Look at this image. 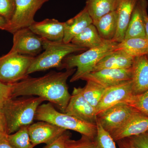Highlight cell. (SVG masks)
<instances>
[{
    "instance_id": "1",
    "label": "cell",
    "mask_w": 148,
    "mask_h": 148,
    "mask_svg": "<svg viewBox=\"0 0 148 148\" xmlns=\"http://www.w3.org/2000/svg\"><path fill=\"white\" fill-rule=\"evenodd\" d=\"M76 71L75 69L66 71H52L39 77L26 78L12 84L10 98L36 95L53 104L62 112L65 110L71 95L67 84L68 78Z\"/></svg>"
},
{
    "instance_id": "2",
    "label": "cell",
    "mask_w": 148,
    "mask_h": 148,
    "mask_svg": "<svg viewBox=\"0 0 148 148\" xmlns=\"http://www.w3.org/2000/svg\"><path fill=\"white\" fill-rule=\"evenodd\" d=\"M43 101L39 97L23 96L9 98L0 104V110L6 122L8 135L32 124L37 109Z\"/></svg>"
},
{
    "instance_id": "3",
    "label": "cell",
    "mask_w": 148,
    "mask_h": 148,
    "mask_svg": "<svg viewBox=\"0 0 148 148\" xmlns=\"http://www.w3.org/2000/svg\"><path fill=\"white\" fill-rule=\"evenodd\" d=\"M42 44L44 51L35 57L28 70V75L51 68L63 69V61L66 57L71 53L87 49L71 42L66 43L63 41H52L42 38Z\"/></svg>"
},
{
    "instance_id": "4",
    "label": "cell",
    "mask_w": 148,
    "mask_h": 148,
    "mask_svg": "<svg viewBox=\"0 0 148 148\" xmlns=\"http://www.w3.org/2000/svg\"><path fill=\"white\" fill-rule=\"evenodd\" d=\"M118 43L106 40L102 45L89 49L77 55L68 56L63 61V69L76 68L70 82H73L92 71L94 67L105 56L116 49Z\"/></svg>"
},
{
    "instance_id": "5",
    "label": "cell",
    "mask_w": 148,
    "mask_h": 148,
    "mask_svg": "<svg viewBox=\"0 0 148 148\" xmlns=\"http://www.w3.org/2000/svg\"><path fill=\"white\" fill-rule=\"evenodd\" d=\"M35 119L50 123L64 129L73 130L95 140L97 125L88 123L75 117L56 110L51 103L40 105L37 109Z\"/></svg>"
},
{
    "instance_id": "6",
    "label": "cell",
    "mask_w": 148,
    "mask_h": 148,
    "mask_svg": "<svg viewBox=\"0 0 148 148\" xmlns=\"http://www.w3.org/2000/svg\"><path fill=\"white\" fill-rule=\"evenodd\" d=\"M35 57L10 51L0 57V81L12 84L26 78Z\"/></svg>"
},
{
    "instance_id": "7",
    "label": "cell",
    "mask_w": 148,
    "mask_h": 148,
    "mask_svg": "<svg viewBox=\"0 0 148 148\" xmlns=\"http://www.w3.org/2000/svg\"><path fill=\"white\" fill-rule=\"evenodd\" d=\"M50 0H15L13 16L8 22L5 30L14 34L19 29L28 28L34 23L35 14Z\"/></svg>"
},
{
    "instance_id": "8",
    "label": "cell",
    "mask_w": 148,
    "mask_h": 148,
    "mask_svg": "<svg viewBox=\"0 0 148 148\" xmlns=\"http://www.w3.org/2000/svg\"><path fill=\"white\" fill-rule=\"evenodd\" d=\"M13 46L10 51L21 55L36 57L43 49L42 38L29 27L13 34Z\"/></svg>"
},
{
    "instance_id": "9",
    "label": "cell",
    "mask_w": 148,
    "mask_h": 148,
    "mask_svg": "<svg viewBox=\"0 0 148 148\" xmlns=\"http://www.w3.org/2000/svg\"><path fill=\"white\" fill-rule=\"evenodd\" d=\"M135 111L127 103H119L98 114L97 121L111 134L122 126Z\"/></svg>"
},
{
    "instance_id": "10",
    "label": "cell",
    "mask_w": 148,
    "mask_h": 148,
    "mask_svg": "<svg viewBox=\"0 0 148 148\" xmlns=\"http://www.w3.org/2000/svg\"><path fill=\"white\" fill-rule=\"evenodd\" d=\"M64 113L88 123H97L96 110L84 97L80 87L74 88Z\"/></svg>"
},
{
    "instance_id": "11",
    "label": "cell",
    "mask_w": 148,
    "mask_h": 148,
    "mask_svg": "<svg viewBox=\"0 0 148 148\" xmlns=\"http://www.w3.org/2000/svg\"><path fill=\"white\" fill-rule=\"evenodd\" d=\"M131 68L125 69H102L91 72L83 77L81 79L92 81L106 88L111 87L131 80Z\"/></svg>"
},
{
    "instance_id": "12",
    "label": "cell",
    "mask_w": 148,
    "mask_h": 148,
    "mask_svg": "<svg viewBox=\"0 0 148 148\" xmlns=\"http://www.w3.org/2000/svg\"><path fill=\"white\" fill-rule=\"evenodd\" d=\"M132 95L131 80L114 86L106 88L96 109V114L117 104L126 103Z\"/></svg>"
},
{
    "instance_id": "13",
    "label": "cell",
    "mask_w": 148,
    "mask_h": 148,
    "mask_svg": "<svg viewBox=\"0 0 148 148\" xmlns=\"http://www.w3.org/2000/svg\"><path fill=\"white\" fill-rule=\"evenodd\" d=\"M66 130L44 121L38 122L31 124L29 127L30 139L34 147L42 143L49 145Z\"/></svg>"
},
{
    "instance_id": "14",
    "label": "cell",
    "mask_w": 148,
    "mask_h": 148,
    "mask_svg": "<svg viewBox=\"0 0 148 148\" xmlns=\"http://www.w3.org/2000/svg\"><path fill=\"white\" fill-rule=\"evenodd\" d=\"M148 131V116L135 110L124 124L110 134L115 142Z\"/></svg>"
},
{
    "instance_id": "15",
    "label": "cell",
    "mask_w": 148,
    "mask_h": 148,
    "mask_svg": "<svg viewBox=\"0 0 148 148\" xmlns=\"http://www.w3.org/2000/svg\"><path fill=\"white\" fill-rule=\"evenodd\" d=\"M29 29L41 38L52 41H63L64 36V22L54 18H46L34 23Z\"/></svg>"
},
{
    "instance_id": "16",
    "label": "cell",
    "mask_w": 148,
    "mask_h": 148,
    "mask_svg": "<svg viewBox=\"0 0 148 148\" xmlns=\"http://www.w3.org/2000/svg\"><path fill=\"white\" fill-rule=\"evenodd\" d=\"M148 5L147 0H138L130 17L124 40L146 37L144 16L147 12Z\"/></svg>"
},
{
    "instance_id": "17",
    "label": "cell",
    "mask_w": 148,
    "mask_h": 148,
    "mask_svg": "<svg viewBox=\"0 0 148 148\" xmlns=\"http://www.w3.org/2000/svg\"><path fill=\"white\" fill-rule=\"evenodd\" d=\"M132 94L138 95L148 90V58L146 56H137L132 68Z\"/></svg>"
},
{
    "instance_id": "18",
    "label": "cell",
    "mask_w": 148,
    "mask_h": 148,
    "mask_svg": "<svg viewBox=\"0 0 148 148\" xmlns=\"http://www.w3.org/2000/svg\"><path fill=\"white\" fill-rule=\"evenodd\" d=\"M135 58L124 51L115 49L103 57L95 65L92 72L104 69H130L132 67Z\"/></svg>"
},
{
    "instance_id": "19",
    "label": "cell",
    "mask_w": 148,
    "mask_h": 148,
    "mask_svg": "<svg viewBox=\"0 0 148 148\" xmlns=\"http://www.w3.org/2000/svg\"><path fill=\"white\" fill-rule=\"evenodd\" d=\"M138 0H117L116 11L118 15L116 34L112 40L121 42L124 40L125 32L130 17Z\"/></svg>"
},
{
    "instance_id": "20",
    "label": "cell",
    "mask_w": 148,
    "mask_h": 148,
    "mask_svg": "<svg viewBox=\"0 0 148 148\" xmlns=\"http://www.w3.org/2000/svg\"><path fill=\"white\" fill-rule=\"evenodd\" d=\"M93 21L85 8L75 16L64 22V36L63 42H71L74 37L79 34Z\"/></svg>"
},
{
    "instance_id": "21",
    "label": "cell",
    "mask_w": 148,
    "mask_h": 148,
    "mask_svg": "<svg viewBox=\"0 0 148 148\" xmlns=\"http://www.w3.org/2000/svg\"><path fill=\"white\" fill-rule=\"evenodd\" d=\"M106 41L101 38L95 26L92 24L74 37L71 42L89 49L102 45Z\"/></svg>"
},
{
    "instance_id": "22",
    "label": "cell",
    "mask_w": 148,
    "mask_h": 148,
    "mask_svg": "<svg viewBox=\"0 0 148 148\" xmlns=\"http://www.w3.org/2000/svg\"><path fill=\"white\" fill-rule=\"evenodd\" d=\"M93 25L103 39L112 40L116 34L118 25V15L116 10L99 18Z\"/></svg>"
},
{
    "instance_id": "23",
    "label": "cell",
    "mask_w": 148,
    "mask_h": 148,
    "mask_svg": "<svg viewBox=\"0 0 148 148\" xmlns=\"http://www.w3.org/2000/svg\"><path fill=\"white\" fill-rule=\"evenodd\" d=\"M116 4L117 0H87L84 8L93 23L106 14L115 10Z\"/></svg>"
},
{
    "instance_id": "24",
    "label": "cell",
    "mask_w": 148,
    "mask_h": 148,
    "mask_svg": "<svg viewBox=\"0 0 148 148\" xmlns=\"http://www.w3.org/2000/svg\"><path fill=\"white\" fill-rule=\"evenodd\" d=\"M121 49L133 57L148 55V38H136L124 40L117 45L116 49Z\"/></svg>"
},
{
    "instance_id": "25",
    "label": "cell",
    "mask_w": 148,
    "mask_h": 148,
    "mask_svg": "<svg viewBox=\"0 0 148 148\" xmlns=\"http://www.w3.org/2000/svg\"><path fill=\"white\" fill-rule=\"evenodd\" d=\"M83 88H81L82 93L90 105L96 110L106 88L92 81L87 80Z\"/></svg>"
},
{
    "instance_id": "26",
    "label": "cell",
    "mask_w": 148,
    "mask_h": 148,
    "mask_svg": "<svg viewBox=\"0 0 148 148\" xmlns=\"http://www.w3.org/2000/svg\"><path fill=\"white\" fill-rule=\"evenodd\" d=\"M29 126L21 127L12 134L8 135V142L14 148H34L30 139Z\"/></svg>"
},
{
    "instance_id": "27",
    "label": "cell",
    "mask_w": 148,
    "mask_h": 148,
    "mask_svg": "<svg viewBox=\"0 0 148 148\" xmlns=\"http://www.w3.org/2000/svg\"><path fill=\"white\" fill-rule=\"evenodd\" d=\"M97 134L94 140L96 148H117L115 141L97 121Z\"/></svg>"
},
{
    "instance_id": "28",
    "label": "cell",
    "mask_w": 148,
    "mask_h": 148,
    "mask_svg": "<svg viewBox=\"0 0 148 148\" xmlns=\"http://www.w3.org/2000/svg\"><path fill=\"white\" fill-rule=\"evenodd\" d=\"M126 103L148 116V90L141 94L132 95Z\"/></svg>"
},
{
    "instance_id": "29",
    "label": "cell",
    "mask_w": 148,
    "mask_h": 148,
    "mask_svg": "<svg viewBox=\"0 0 148 148\" xmlns=\"http://www.w3.org/2000/svg\"><path fill=\"white\" fill-rule=\"evenodd\" d=\"M66 148H96L94 140L84 135H82L79 140H75L68 138L66 142Z\"/></svg>"
},
{
    "instance_id": "30",
    "label": "cell",
    "mask_w": 148,
    "mask_h": 148,
    "mask_svg": "<svg viewBox=\"0 0 148 148\" xmlns=\"http://www.w3.org/2000/svg\"><path fill=\"white\" fill-rule=\"evenodd\" d=\"M15 8V0H0V16L6 19L8 22L13 16Z\"/></svg>"
},
{
    "instance_id": "31",
    "label": "cell",
    "mask_w": 148,
    "mask_h": 148,
    "mask_svg": "<svg viewBox=\"0 0 148 148\" xmlns=\"http://www.w3.org/2000/svg\"><path fill=\"white\" fill-rule=\"evenodd\" d=\"M137 148H148V131L140 135L127 138Z\"/></svg>"
},
{
    "instance_id": "32",
    "label": "cell",
    "mask_w": 148,
    "mask_h": 148,
    "mask_svg": "<svg viewBox=\"0 0 148 148\" xmlns=\"http://www.w3.org/2000/svg\"><path fill=\"white\" fill-rule=\"evenodd\" d=\"M71 137L70 133L67 130L59 136L52 143L47 145L43 148H66V140Z\"/></svg>"
},
{
    "instance_id": "33",
    "label": "cell",
    "mask_w": 148,
    "mask_h": 148,
    "mask_svg": "<svg viewBox=\"0 0 148 148\" xmlns=\"http://www.w3.org/2000/svg\"><path fill=\"white\" fill-rule=\"evenodd\" d=\"M12 84H7L0 81V104L10 98Z\"/></svg>"
},
{
    "instance_id": "34",
    "label": "cell",
    "mask_w": 148,
    "mask_h": 148,
    "mask_svg": "<svg viewBox=\"0 0 148 148\" xmlns=\"http://www.w3.org/2000/svg\"><path fill=\"white\" fill-rule=\"evenodd\" d=\"M119 148H137L130 143L127 138L116 141Z\"/></svg>"
},
{
    "instance_id": "35",
    "label": "cell",
    "mask_w": 148,
    "mask_h": 148,
    "mask_svg": "<svg viewBox=\"0 0 148 148\" xmlns=\"http://www.w3.org/2000/svg\"><path fill=\"white\" fill-rule=\"evenodd\" d=\"M0 130L7 133L6 122L4 116L0 110Z\"/></svg>"
},
{
    "instance_id": "36",
    "label": "cell",
    "mask_w": 148,
    "mask_h": 148,
    "mask_svg": "<svg viewBox=\"0 0 148 148\" xmlns=\"http://www.w3.org/2000/svg\"><path fill=\"white\" fill-rule=\"evenodd\" d=\"M7 23L6 19L3 16H0V29L5 30Z\"/></svg>"
},
{
    "instance_id": "37",
    "label": "cell",
    "mask_w": 148,
    "mask_h": 148,
    "mask_svg": "<svg viewBox=\"0 0 148 148\" xmlns=\"http://www.w3.org/2000/svg\"><path fill=\"white\" fill-rule=\"evenodd\" d=\"M145 21V32L146 38H148V15L147 12L145 14L144 16Z\"/></svg>"
},
{
    "instance_id": "38",
    "label": "cell",
    "mask_w": 148,
    "mask_h": 148,
    "mask_svg": "<svg viewBox=\"0 0 148 148\" xmlns=\"http://www.w3.org/2000/svg\"><path fill=\"white\" fill-rule=\"evenodd\" d=\"M8 135L0 130V143L8 141Z\"/></svg>"
},
{
    "instance_id": "39",
    "label": "cell",
    "mask_w": 148,
    "mask_h": 148,
    "mask_svg": "<svg viewBox=\"0 0 148 148\" xmlns=\"http://www.w3.org/2000/svg\"><path fill=\"white\" fill-rule=\"evenodd\" d=\"M0 148H14L9 144L8 142H4L0 143Z\"/></svg>"
},
{
    "instance_id": "40",
    "label": "cell",
    "mask_w": 148,
    "mask_h": 148,
    "mask_svg": "<svg viewBox=\"0 0 148 148\" xmlns=\"http://www.w3.org/2000/svg\"><path fill=\"white\" fill-rule=\"evenodd\" d=\"M147 56V58H148V56Z\"/></svg>"
}]
</instances>
